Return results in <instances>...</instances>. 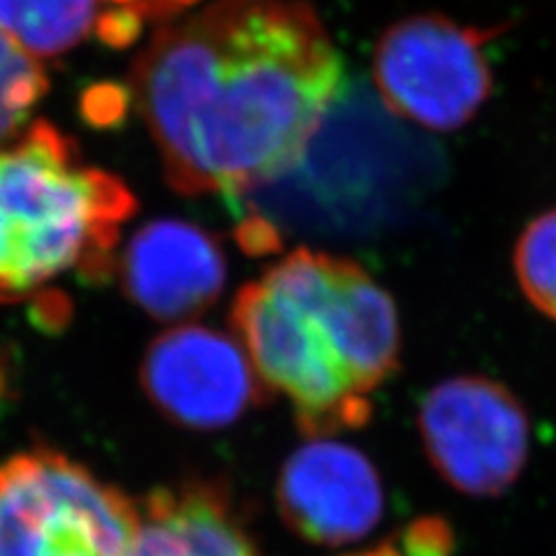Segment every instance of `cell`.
Segmentation results:
<instances>
[{
    "label": "cell",
    "instance_id": "obj_10",
    "mask_svg": "<svg viewBox=\"0 0 556 556\" xmlns=\"http://www.w3.org/2000/svg\"><path fill=\"white\" fill-rule=\"evenodd\" d=\"M126 556H257L220 482L159 486L139 501Z\"/></svg>",
    "mask_w": 556,
    "mask_h": 556
},
{
    "label": "cell",
    "instance_id": "obj_9",
    "mask_svg": "<svg viewBox=\"0 0 556 556\" xmlns=\"http://www.w3.org/2000/svg\"><path fill=\"white\" fill-rule=\"evenodd\" d=\"M121 283L155 320L179 323L216 304L228 278L220 243L188 220H153L121 255Z\"/></svg>",
    "mask_w": 556,
    "mask_h": 556
},
{
    "label": "cell",
    "instance_id": "obj_2",
    "mask_svg": "<svg viewBox=\"0 0 556 556\" xmlns=\"http://www.w3.org/2000/svg\"><path fill=\"white\" fill-rule=\"evenodd\" d=\"M269 392L283 394L306 439L371 420V394L399 367L396 306L353 260L298 249L243 286L230 316Z\"/></svg>",
    "mask_w": 556,
    "mask_h": 556
},
{
    "label": "cell",
    "instance_id": "obj_15",
    "mask_svg": "<svg viewBox=\"0 0 556 556\" xmlns=\"http://www.w3.org/2000/svg\"><path fill=\"white\" fill-rule=\"evenodd\" d=\"M144 20L128 5H116L98 14L93 33L96 38L114 49L130 47L142 35Z\"/></svg>",
    "mask_w": 556,
    "mask_h": 556
},
{
    "label": "cell",
    "instance_id": "obj_13",
    "mask_svg": "<svg viewBox=\"0 0 556 556\" xmlns=\"http://www.w3.org/2000/svg\"><path fill=\"white\" fill-rule=\"evenodd\" d=\"M515 274L525 298L556 320V208L533 218L515 247Z\"/></svg>",
    "mask_w": 556,
    "mask_h": 556
},
{
    "label": "cell",
    "instance_id": "obj_4",
    "mask_svg": "<svg viewBox=\"0 0 556 556\" xmlns=\"http://www.w3.org/2000/svg\"><path fill=\"white\" fill-rule=\"evenodd\" d=\"M139 503L61 452L0 464V556H126Z\"/></svg>",
    "mask_w": 556,
    "mask_h": 556
},
{
    "label": "cell",
    "instance_id": "obj_14",
    "mask_svg": "<svg viewBox=\"0 0 556 556\" xmlns=\"http://www.w3.org/2000/svg\"><path fill=\"white\" fill-rule=\"evenodd\" d=\"M404 552L406 556H452L455 533L445 519H417L404 533Z\"/></svg>",
    "mask_w": 556,
    "mask_h": 556
},
{
    "label": "cell",
    "instance_id": "obj_8",
    "mask_svg": "<svg viewBox=\"0 0 556 556\" xmlns=\"http://www.w3.org/2000/svg\"><path fill=\"white\" fill-rule=\"evenodd\" d=\"M276 496L286 525L316 545L355 543L382 517L376 466L359 450L329 439H311L292 452Z\"/></svg>",
    "mask_w": 556,
    "mask_h": 556
},
{
    "label": "cell",
    "instance_id": "obj_1",
    "mask_svg": "<svg viewBox=\"0 0 556 556\" xmlns=\"http://www.w3.org/2000/svg\"><path fill=\"white\" fill-rule=\"evenodd\" d=\"M343 63L304 0H214L165 22L130 96L184 195H247L298 169L341 96Z\"/></svg>",
    "mask_w": 556,
    "mask_h": 556
},
{
    "label": "cell",
    "instance_id": "obj_6",
    "mask_svg": "<svg viewBox=\"0 0 556 556\" xmlns=\"http://www.w3.org/2000/svg\"><path fill=\"white\" fill-rule=\"evenodd\" d=\"M422 443L441 478L468 496H498L529 459V415L501 382L455 376L439 382L417 415Z\"/></svg>",
    "mask_w": 556,
    "mask_h": 556
},
{
    "label": "cell",
    "instance_id": "obj_18",
    "mask_svg": "<svg viewBox=\"0 0 556 556\" xmlns=\"http://www.w3.org/2000/svg\"><path fill=\"white\" fill-rule=\"evenodd\" d=\"M104 3H112V5H128V0H104Z\"/></svg>",
    "mask_w": 556,
    "mask_h": 556
},
{
    "label": "cell",
    "instance_id": "obj_17",
    "mask_svg": "<svg viewBox=\"0 0 556 556\" xmlns=\"http://www.w3.org/2000/svg\"><path fill=\"white\" fill-rule=\"evenodd\" d=\"M195 3L200 0H128V8H132L144 22H172L179 12Z\"/></svg>",
    "mask_w": 556,
    "mask_h": 556
},
{
    "label": "cell",
    "instance_id": "obj_12",
    "mask_svg": "<svg viewBox=\"0 0 556 556\" xmlns=\"http://www.w3.org/2000/svg\"><path fill=\"white\" fill-rule=\"evenodd\" d=\"M49 81L38 59L0 28V147L20 135L45 98Z\"/></svg>",
    "mask_w": 556,
    "mask_h": 556
},
{
    "label": "cell",
    "instance_id": "obj_5",
    "mask_svg": "<svg viewBox=\"0 0 556 556\" xmlns=\"http://www.w3.org/2000/svg\"><path fill=\"white\" fill-rule=\"evenodd\" d=\"M503 26L476 28L441 14L392 24L374 51V86L382 108L433 132H455L492 96L484 45Z\"/></svg>",
    "mask_w": 556,
    "mask_h": 556
},
{
    "label": "cell",
    "instance_id": "obj_11",
    "mask_svg": "<svg viewBox=\"0 0 556 556\" xmlns=\"http://www.w3.org/2000/svg\"><path fill=\"white\" fill-rule=\"evenodd\" d=\"M98 0H0V28L33 59H59L84 42Z\"/></svg>",
    "mask_w": 556,
    "mask_h": 556
},
{
    "label": "cell",
    "instance_id": "obj_3",
    "mask_svg": "<svg viewBox=\"0 0 556 556\" xmlns=\"http://www.w3.org/2000/svg\"><path fill=\"white\" fill-rule=\"evenodd\" d=\"M135 212L124 181L86 165L49 121H33L0 147V302L35 298L67 271L108 276Z\"/></svg>",
    "mask_w": 556,
    "mask_h": 556
},
{
    "label": "cell",
    "instance_id": "obj_7",
    "mask_svg": "<svg viewBox=\"0 0 556 556\" xmlns=\"http://www.w3.org/2000/svg\"><path fill=\"white\" fill-rule=\"evenodd\" d=\"M139 378L167 420L200 431L235 425L271 394L237 337L202 325H179L155 339Z\"/></svg>",
    "mask_w": 556,
    "mask_h": 556
},
{
    "label": "cell",
    "instance_id": "obj_16",
    "mask_svg": "<svg viewBox=\"0 0 556 556\" xmlns=\"http://www.w3.org/2000/svg\"><path fill=\"white\" fill-rule=\"evenodd\" d=\"M126 104V93L114 84H98L84 96V114L91 121H98L100 116H112L114 112H121Z\"/></svg>",
    "mask_w": 556,
    "mask_h": 556
}]
</instances>
